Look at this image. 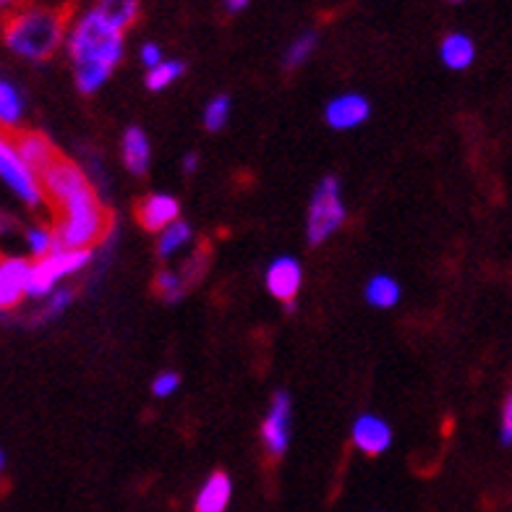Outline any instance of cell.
<instances>
[{
    "label": "cell",
    "instance_id": "1",
    "mask_svg": "<svg viewBox=\"0 0 512 512\" xmlns=\"http://www.w3.org/2000/svg\"><path fill=\"white\" fill-rule=\"evenodd\" d=\"M68 58L74 63V79L79 92L95 95L105 87L113 68L123 58V32L113 29L95 8L81 16L66 37Z\"/></svg>",
    "mask_w": 512,
    "mask_h": 512
},
{
    "label": "cell",
    "instance_id": "2",
    "mask_svg": "<svg viewBox=\"0 0 512 512\" xmlns=\"http://www.w3.org/2000/svg\"><path fill=\"white\" fill-rule=\"evenodd\" d=\"M68 27V6H19L14 8L3 27V42L24 61L42 63L61 48Z\"/></svg>",
    "mask_w": 512,
    "mask_h": 512
},
{
    "label": "cell",
    "instance_id": "3",
    "mask_svg": "<svg viewBox=\"0 0 512 512\" xmlns=\"http://www.w3.org/2000/svg\"><path fill=\"white\" fill-rule=\"evenodd\" d=\"M55 215H58L55 238H58L61 249L92 251V246L100 243L102 238H108L110 228H113L108 209L102 207V202L92 189L74 196Z\"/></svg>",
    "mask_w": 512,
    "mask_h": 512
},
{
    "label": "cell",
    "instance_id": "4",
    "mask_svg": "<svg viewBox=\"0 0 512 512\" xmlns=\"http://www.w3.org/2000/svg\"><path fill=\"white\" fill-rule=\"evenodd\" d=\"M345 204L340 196V181L335 176H327L317 186L309 202V217H306V241L311 246L324 243L332 233L343 228Z\"/></svg>",
    "mask_w": 512,
    "mask_h": 512
},
{
    "label": "cell",
    "instance_id": "5",
    "mask_svg": "<svg viewBox=\"0 0 512 512\" xmlns=\"http://www.w3.org/2000/svg\"><path fill=\"white\" fill-rule=\"evenodd\" d=\"M92 262V251H71L55 249L45 259L32 264V280H29V298H48L55 290L58 280L76 275Z\"/></svg>",
    "mask_w": 512,
    "mask_h": 512
},
{
    "label": "cell",
    "instance_id": "6",
    "mask_svg": "<svg viewBox=\"0 0 512 512\" xmlns=\"http://www.w3.org/2000/svg\"><path fill=\"white\" fill-rule=\"evenodd\" d=\"M0 176L6 186L19 196L21 202L29 204L32 209H40L45 204V191H42L40 176L21 160L14 144L8 142V136L0 142Z\"/></svg>",
    "mask_w": 512,
    "mask_h": 512
},
{
    "label": "cell",
    "instance_id": "7",
    "mask_svg": "<svg viewBox=\"0 0 512 512\" xmlns=\"http://www.w3.org/2000/svg\"><path fill=\"white\" fill-rule=\"evenodd\" d=\"M42 191H45V202L53 207V212H58L61 207H66L74 196L84 194L87 189H92L87 183V176L79 165H74L71 160L61 157L55 160L45 173L40 176Z\"/></svg>",
    "mask_w": 512,
    "mask_h": 512
},
{
    "label": "cell",
    "instance_id": "8",
    "mask_svg": "<svg viewBox=\"0 0 512 512\" xmlns=\"http://www.w3.org/2000/svg\"><path fill=\"white\" fill-rule=\"evenodd\" d=\"M290 424H293V408H290L288 392H275L270 411L262 421V445L272 460H280L290 447Z\"/></svg>",
    "mask_w": 512,
    "mask_h": 512
},
{
    "label": "cell",
    "instance_id": "9",
    "mask_svg": "<svg viewBox=\"0 0 512 512\" xmlns=\"http://www.w3.org/2000/svg\"><path fill=\"white\" fill-rule=\"evenodd\" d=\"M264 283H267V290L283 306L296 304L298 290H301V283H304V267L293 256H277L275 262L267 267Z\"/></svg>",
    "mask_w": 512,
    "mask_h": 512
},
{
    "label": "cell",
    "instance_id": "10",
    "mask_svg": "<svg viewBox=\"0 0 512 512\" xmlns=\"http://www.w3.org/2000/svg\"><path fill=\"white\" fill-rule=\"evenodd\" d=\"M32 264L21 256H6L0 262V309H16L29 296Z\"/></svg>",
    "mask_w": 512,
    "mask_h": 512
},
{
    "label": "cell",
    "instance_id": "11",
    "mask_svg": "<svg viewBox=\"0 0 512 512\" xmlns=\"http://www.w3.org/2000/svg\"><path fill=\"white\" fill-rule=\"evenodd\" d=\"M8 142L14 144L21 160L27 162L37 176H42L55 160H61L55 144L40 131H14V134H8Z\"/></svg>",
    "mask_w": 512,
    "mask_h": 512
},
{
    "label": "cell",
    "instance_id": "12",
    "mask_svg": "<svg viewBox=\"0 0 512 512\" xmlns=\"http://www.w3.org/2000/svg\"><path fill=\"white\" fill-rule=\"evenodd\" d=\"M353 445L358 450L369 455V458H377L382 452L390 450L392 445V429L387 421H382L379 416L374 413H361V416L353 421Z\"/></svg>",
    "mask_w": 512,
    "mask_h": 512
},
{
    "label": "cell",
    "instance_id": "13",
    "mask_svg": "<svg viewBox=\"0 0 512 512\" xmlns=\"http://www.w3.org/2000/svg\"><path fill=\"white\" fill-rule=\"evenodd\" d=\"M369 115L371 102L364 95L348 92V95H340L335 100H330V105L324 110V121H327L330 128H335V131H351V128L369 121Z\"/></svg>",
    "mask_w": 512,
    "mask_h": 512
},
{
    "label": "cell",
    "instance_id": "14",
    "mask_svg": "<svg viewBox=\"0 0 512 512\" xmlns=\"http://www.w3.org/2000/svg\"><path fill=\"white\" fill-rule=\"evenodd\" d=\"M178 215H181V204L170 194H149L147 199L136 204V220L149 233L168 230L170 225L178 223Z\"/></svg>",
    "mask_w": 512,
    "mask_h": 512
},
{
    "label": "cell",
    "instance_id": "15",
    "mask_svg": "<svg viewBox=\"0 0 512 512\" xmlns=\"http://www.w3.org/2000/svg\"><path fill=\"white\" fill-rule=\"evenodd\" d=\"M230 499H233V481L225 471H215L209 473V479L196 494L191 512H228Z\"/></svg>",
    "mask_w": 512,
    "mask_h": 512
},
{
    "label": "cell",
    "instance_id": "16",
    "mask_svg": "<svg viewBox=\"0 0 512 512\" xmlns=\"http://www.w3.org/2000/svg\"><path fill=\"white\" fill-rule=\"evenodd\" d=\"M121 155L128 173H134V176H144V173H147L149 162H152V144H149L144 128L139 126L128 128L126 134H123Z\"/></svg>",
    "mask_w": 512,
    "mask_h": 512
},
{
    "label": "cell",
    "instance_id": "17",
    "mask_svg": "<svg viewBox=\"0 0 512 512\" xmlns=\"http://www.w3.org/2000/svg\"><path fill=\"white\" fill-rule=\"evenodd\" d=\"M439 55H442V63L447 68H452V71H465V68L476 61V45H473L468 34L452 32L439 45Z\"/></svg>",
    "mask_w": 512,
    "mask_h": 512
},
{
    "label": "cell",
    "instance_id": "18",
    "mask_svg": "<svg viewBox=\"0 0 512 512\" xmlns=\"http://www.w3.org/2000/svg\"><path fill=\"white\" fill-rule=\"evenodd\" d=\"M95 11L118 32H126L139 16V0H97Z\"/></svg>",
    "mask_w": 512,
    "mask_h": 512
},
{
    "label": "cell",
    "instance_id": "19",
    "mask_svg": "<svg viewBox=\"0 0 512 512\" xmlns=\"http://www.w3.org/2000/svg\"><path fill=\"white\" fill-rule=\"evenodd\" d=\"M366 304L374 309H392L400 301V285L390 275H374L364 290Z\"/></svg>",
    "mask_w": 512,
    "mask_h": 512
},
{
    "label": "cell",
    "instance_id": "20",
    "mask_svg": "<svg viewBox=\"0 0 512 512\" xmlns=\"http://www.w3.org/2000/svg\"><path fill=\"white\" fill-rule=\"evenodd\" d=\"M24 115V100L21 92L8 79L0 81V123L6 128H14Z\"/></svg>",
    "mask_w": 512,
    "mask_h": 512
},
{
    "label": "cell",
    "instance_id": "21",
    "mask_svg": "<svg viewBox=\"0 0 512 512\" xmlns=\"http://www.w3.org/2000/svg\"><path fill=\"white\" fill-rule=\"evenodd\" d=\"M194 238V233H191V225L183 223V220H178V223L170 225L168 230H162V238L160 243H157V254H160V259H168V256H173L176 251H181L186 243Z\"/></svg>",
    "mask_w": 512,
    "mask_h": 512
},
{
    "label": "cell",
    "instance_id": "22",
    "mask_svg": "<svg viewBox=\"0 0 512 512\" xmlns=\"http://www.w3.org/2000/svg\"><path fill=\"white\" fill-rule=\"evenodd\" d=\"M317 32H304L301 37H296V40L290 42V48L285 50L283 55V66L288 68H298L304 66L306 61H309L311 55H314V50H317Z\"/></svg>",
    "mask_w": 512,
    "mask_h": 512
},
{
    "label": "cell",
    "instance_id": "23",
    "mask_svg": "<svg viewBox=\"0 0 512 512\" xmlns=\"http://www.w3.org/2000/svg\"><path fill=\"white\" fill-rule=\"evenodd\" d=\"M183 71H186V63L183 61H162L160 66H155L152 71H147V89L149 92H162L168 89L176 79H181Z\"/></svg>",
    "mask_w": 512,
    "mask_h": 512
},
{
    "label": "cell",
    "instance_id": "24",
    "mask_svg": "<svg viewBox=\"0 0 512 512\" xmlns=\"http://www.w3.org/2000/svg\"><path fill=\"white\" fill-rule=\"evenodd\" d=\"M230 118V97L228 95H217L207 102V108H204V128L217 134V131H223L225 123Z\"/></svg>",
    "mask_w": 512,
    "mask_h": 512
},
{
    "label": "cell",
    "instance_id": "25",
    "mask_svg": "<svg viewBox=\"0 0 512 512\" xmlns=\"http://www.w3.org/2000/svg\"><path fill=\"white\" fill-rule=\"evenodd\" d=\"M183 285H186V280H183L181 275H176V272H170V270L157 272V277H155L157 296H160L165 304H178V301H181Z\"/></svg>",
    "mask_w": 512,
    "mask_h": 512
},
{
    "label": "cell",
    "instance_id": "26",
    "mask_svg": "<svg viewBox=\"0 0 512 512\" xmlns=\"http://www.w3.org/2000/svg\"><path fill=\"white\" fill-rule=\"evenodd\" d=\"M27 243L32 256H37V259H45V256L53 254L55 249H61V246H58V238H55V230L50 228H29Z\"/></svg>",
    "mask_w": 512,
    "mask_h": 512
},
{
    "label": "cell",
    "instance_id": "27",
    "mask_svg": "<svg viewBox=\"0 0 512 512\" xmlns=\"http://www.w3.org/2000/svg\"><path fill=\"white\" fill-rule=\"evenodd\" d=\"M71 301H74V293L68 288H55L53 293L48 296V304H45V309H42L40 319H55L61 317L63 311L71 306Z\"/></svg>",
    "mask_w": 512,
    "mask_h": 512
},
{
    "label": "cell",
    "instance_id": "28",
    "mask_svg": "<svg viewBox=\"0 0 512 512\" xmlns=\"http://www.w3.org/2000/svg\"><path fill=\"white\" fill-rule=\"evenodd\" d=\"M178 384H181V377H178L176 371H162L152 382V395L155 398H170L178 390Z\"/></svg>",
    "mask_w": 512,
    "mask_h": 512
},
{
    "label": "cell",
    "instance_id": "29",
    "mask_svg": "<svg viewBox=\"0 0 512 512\" xmlns=\"http://www.w3.org/2000/svg\"><path fill=\"white\" fill-rule=\"evenodd\" d=\"M499 439H502V445L505 447L512 445V392L507 395L505 408H502V429H499Z\"/></svg>",
    "mask_w": 512,
    "mask_h": 512
},
{
    "label": "cell",
    "instance_id": "30",
    "mask_svg": "<svg viewBox=\"0 0 512 512\" xmlns=\"http://www.w3.org/2000/svg\"><path fill=\"white\" fill-rule=\"evenodd\" d=\"M139 58H142L144 66L152 71L155 66H160L162 63V50L160 45H155V42H147V45H142V50H139Z\"/></svg>",
    "mask_w": 512,
    "mask_h": 512
},
{
    "label": "cell",
    "instance_id": "31",
    "mask_svg": "<svg viewBox=\"0 0 512 512\" xmlns=\"http://www.w3.org/2000/svg\"><path fill=\"white\" fill-rule=\"evenodd\" d=\"M196 170H199V155H196V152H189V155L183 157V173H186V176H194Z\"/></svg>",
    "mask_w": 512,
    "mask_h": 512
},
{
    "label": "cell",
    "instance_id": "32",
    "mask_svg": "<svg viewBox=\"0 0 512 512\" xmlns=\"http://www.w3.org/2000/svg\"><path fill=\"white\" fill-rule=\"evenodd\" d=\"M225 8H228L230 14H238V11H243V8L249 6L251 0H223Z\"/></svg>",
    "mask_w": 512,
    "mask_h": 512
},
{
    "label": "cell",
    "instance_id": "33",
    "mask_svg": "<svg viewBox=\"0 0 512 512\" xmlns=\"http://www.w3.org/2000/svg\"><path fill=\"white\" fill-rule=\"evenodd\" d=\"M0 3H3V8H8V14H11L14 8H19L16 6V0H0Z\"/></svg>",
    "mask_w": 512,
    "mask_h": 512
},
{
    "label": "cell",
    "instance_id": "34",
    "mask_svg": "<svg viewBox=\"0 0 512 512\" xmlns=\"http://www.w3.org/2000/svg\"><path fill=\"white\" fill-rule=\"evenodd\" d=\"M450 3H463V0H450Z\"/></svg>",
    "mask_w": 512,
    "mask_h": 512
}]
</instances>
